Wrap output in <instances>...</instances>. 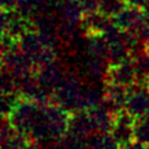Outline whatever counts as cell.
Segmentation results:
<instances>
[{
	"instance_id": "6da1fadb",
	"label": "cell",
	"mask_w": 149,
	"mask_h": 149,
	"mask_svg": "<svg viewBox=\"0 0 149 149\" xmlns=\"http://www.w3.org/2000/svg\"><path fill=\"white\" fill-rule=\"evenodd\" d=\"M124 108L134 118H142L149 114V92L142 88L129 92Z\"/></svg>"
},
{
	"instance_id": "7a4b0ae2",
	"label": "cell",
	"mask_w": 149,
	"mask_h": 149,
	"mask_svg": "<svg viewBox=\"0 0 149 149\" xmlns=\"http://www.w3.org/2000/svg\"><path fill=\"white\" fill-rule=\"evenodd\" d=\"M68 130L72 136L78 138H87L93 134L95 125H93L90 111H77V113L68 120Z\"/></svg>"
},
{
	"instance_id": "3957f363",
	"label": "cell",
	"mask_w": 149,
	"mask_h": 149,
	"mask_svg": "<svg viewBox=\"0 0 149 149\" xmlns=\"http://www.w3.org/2000/svg\"><path fill=\"white\" fill-rule=\"evenodd\" d=\"M108 78L111 83L128 87L137 78V70L134 63L128 62L127 60L119 63H116L108 71Z\"/></svg>"
},
{
	"instance_id": "277c9868",
	"label": "cell",
	"mask_w": 149,
	"mask_h": 149,
	"mask_svg": "<svg viewBox=\"0 0 149 149\" xmlns=\"http://www.w3.org/2000/svg\"><path fill=\"white\" fill-rule=\"evenodd\" d=\"M141 9L136 6H125L118 15L113 17L114 24L117 25L120 30L124 31H134L139 25L144 21V14L139 11Z\"/></svg>"
},
{
	"instance_id": "5b68a950",
	"label": "cell",
	"mask_w": 149,
	"mask_h": 149,
	"mask_svg": "<svg viewBox=\"0 0 149 149\" xmlns=\"http://www.w3.org/2000/svg\"><path fill=\"white\" fill-rule=\"evenodd\" d=\"M62 9H63L65 17H66V20L70 24H72L74 21H78L82 16V13H85L80 0H66L63 3Z\"/></svg>"
},
{
	"instance_id": "8992f818",
	"label": "cell",
	"mask_w": 149,
	"mask_h": 149,
	"mask_svg": "<svg viewBox=\"0 0 149 149\" xmlns=\"http://www.w3.org/2000/svg\"><path fill=\"white\" fill-rule=\"evenodd\" d=\"M127 5L125 0H100V11L107 16L114 17Z\"/></svg>"
},
{
	"instance_id": "52a82bcc",
	"label": "cell",
	"mask_w": 149,
	"mask_h": 149,
	"mask_svg": "<svg viewBox=\"0 0 149 149\" xmlns=\"http://www.w3.org/2000/svg\"><path fill=\"white\" fill-rule=\"evenodd\" d=\"M125 3L130 6H136L139 9H146L149 5V0H125Z\"/></svg>"
},
{
	"instance_id": "ba28073f",
	"label": "cell",
	"mask_w": 149,
	"mask_h": 149,
	"mask_svg": "<svg viewBox=\"0 0 149 149\" xmlns=\"http://www.w3.org/2000/svg\"><path fill=\"white\" fill-rule=\"evenodd\" d=\"M123 149H148L146 147V144H143L141 142H130L128 144H125V146H123Z\"/></svg>"
}]
</instances>
